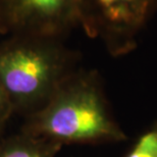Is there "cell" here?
I'll return each mask as SVG.
<instances>
[{"mask_svg":"<svg viewBox=\"0 0 157 157\" xmlns=\"http://www.w3.org/2000/svg\"><path fill=\"white\" fill-rule=\"evenodd\" d=\"M33 136L63 144H102L127 140L108 107L99 77L73 71L31 124Z\"/></svg>","mask_w":157,"mask_h":157,"instance_id":"obj_1","label":"cell"},{"mask_svg":"<svg viewBox=\"0 0 157 157\" xmlns=\"http://www.w3.org/2000/svg\"><path fill=\"white\" fill-rule=\"evenodd\" d=\"M73 64V53L57 39L15 36L0 47V87L11 104L43 105Z\"/></svg>","mask_w":157,"mask_h":157,"instance_id":"obj_2","label":"cell"},{"mask_svg":"<svg viewBox=\"0 0 157 157\" xmlns=\"http://www.w3.org/2000/svg\"><path fill=\"white\" fill-rule=\"evenodd\" d=\"M83 29L99 37L112 55L136 47L137 38L157 6V0H81Z\"/></svg>","mask_w":157,"mask_h":157,"instance_id":"obj_3","label":"cell"},{"mask_svg":"<svg viewBox=\"0 0 157 157\" xmlns=\"http://www.w3.org/2000/svg\"><path fill=\"white\" fill-rule=\"evenodd\" d=\"M83 27L81 0H0V31L58 39Z\"/></svg>","mask_w":157,"mask_h":157,"instance_id":"obj_4","label":"cell"},{"mask_svg":"<svg viewBox=\"0 0 157 157\" xmlns=\"http://www.w3.org/2000/svg\"><path fill=\"white\" fill-rule=\"evenodd\" d=\"M61 146L54 141L34 136L10 143L1 150L0 157H54Z\"/></svg>","mask_w":157,"mask_h":157,"instance_id":"obj_5","label":"cell"},{"mask_svg":"<svg viewBox=\"0 0 157 157\" xmlns=\"http://www.w3.org/2000/svg\"><path fill=\"white\" fill-rule=\"evenodd\" d=\"M125 157H157V124L141 135Z\"/></svg>","mask_w":157,"mask_h":157,"instance_id":"obj_6","label":"cell"},{"mask_svg":"<svg viewBox=\"0 0 157 157\" xmlns=\"http://www.w3.org/2000/svg\"><path fill=\"white\" fill-rule=\"evenodd\" d=\"M11 105L10 100L2 88L0 87V121H2V118L7 115V112Z\"/></svg>","mask_w":157,"mask_h":157,"instance_id":"obj_7","label":"cell"},{"mask_svg":"<svg viewBox=\"0 0 157 157\" xmlns=\"http://www.w3.org/2000/svg\"><path fill=\"white\" fill-rule=\"evenodd\" d=\"M1 125H2V121H0V130H1Z\"/></svg>","mask_w":157,"mask_h":157,"instance_id":"obj_8","label":"cell"}]
</instances>
